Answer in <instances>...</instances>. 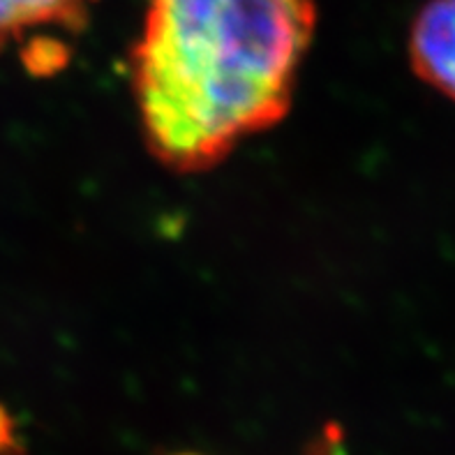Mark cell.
Segmentation results:
<instances>
[{"mask_svg": "<svg viewBox=\"0 0 455 455\" xmlns=\"http://www.w3.org/2000/svg\"><path fill=\"white\" fill-rule=\"evenodd\" d=\"M315 26L312 0H148L130 72L150 156L172 172H208L275 127Z\"/></svg>", "mask_w": 455, "mask_h": 455, "instance_id": "cell-1", "label": "cell"}, {"mask_svg": "<svg viewBox=\"0 0 455 455\" xmlns=\"http://www.w3.org/2000/svg\"><path fill=\"white\" fill-rule=\"evenodd\" d=\"M410 60L423 84L455 102V0H430L416 14Z\"/></svg>", "mask_w": 455, "mask_h": 455, "instance_id": "cell-2", "label": "cell"}, {"mask_svg": "<svg viewBox=\"0 0 455 455\" xmlns=\"http://www.w3.org/2000/svg\"><path fill=\"white\" fill-rule=\"evenodd\" d=\"M92 0H0V49L33 30H79Z\"/></svg>", "mask_w": 455, "mask_h": 455, "instance_id": "cell-3", "label": "cell"}, {"mask_svg": "<svg viewBox=\"0 0 455 455\" xmlns=\"http://www.w3.org/2000/svg\"><path fill=\"white\" fill-rule=\"evenodd\" d=\"M10 442V421H7L5 411L0 410V449H3V444H7Z\"/></svg>", "mask_w": 455, "mask_h": 455, "instance_id": "cell-4", "label": "cell"}, {"mask_svg": "<svg viewBox=\"0 0 455 455\" xmlns=\"http://www.w3.org/2000/svg\"><path fill=\"white\" fill-rule=\"evenodd\" d=\"M183 455H195V453H183Z\"/></svg>", "mask_w": 455, "mask_h": 455, "instance_id": "cell-5", "label": "cell"}]
</instances>
